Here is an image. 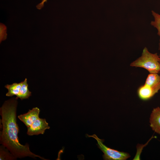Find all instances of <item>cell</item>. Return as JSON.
<instances>
[{
    "label": "cell",
    "instance_id": "cell-1",
    "mask_svg": "<svg viewBox=\"0 0 160 160\" xmlns=\"http://www.w3.org/2000/svg\"><path fill=\"white\" fill-rule=\"evenodd\" d=\"M17 100L14 97L4 102L0 108L2 130L0 133V143L16 158L29 157L47 160L31 152L28 143L23 145L19 143L18 136L19 130L16 118Z\"/></svg>",
    "mask_w": 160,
    "mask_h": 160
},
{
    "label": "cell",
    "instance_id": "cell-2",
    "mask_svg": "<svg viewBox=\"0 0 160 160\" xmlns=\"http://www.w3.org/2000/svg\"><path fill=\"white\" fill-rule=\"evenodd\" d=\"M160 58L157 53H151L145 47L141 56L130 65L132 67L144 68L150 73H159L160 72Z\"/></svg>",
    "mask_w": 160,
    "mask_h": 160
},
{
    "label": "cell",
    "instance_id": "cell-3",
    "mask_svg": "<svg viewBox=\"0 0 160 160\" xmlns=\"http://www.w3.org/2000/svg\"><path fill=\"white\" fill-rule=\"evenodd\" d=\"M87 135L88 137L94 138L97 141L98 148L104 153L103 156L104 160H126L130 157L127 153L120 151L107 146L103 143L104 140L100 139L95 134Z\"/></svg>",
    "mask_w": 160,
    "mask_h": 160
},
{
    "label": "cell",
    "instance_id": "cell-4",
    "mask_svg": "<svg viewBox=\"0 0 160 160\" xmlns=\"http://www.w3.org/2000/svg\"><path fill=\"white\" fill-rule=\"evenodd\" d=\"M5 87L8 90L6 95L7 96L12 97L16 95L17 99L19 98L23 100L28 99L31 95V93L28 89L26 78L19 83H14L10 85L7 84Z\"/></svg>",
    "mask_w": 160,
    "mask_h": 160
},
{
    "label": "cell",
    "instance_id": "cell-5",
    "mask_svg": "<svg viewBox=\"0 0 160 160\" xmlns=\"http://www.w3.org/2000/svg\"><path fill=\"white\" fill-rule=\"evenodd\" d=\"M49 128L46 119L39 118L27 128V134L30 136L43 134L46 129Z\"/></svg>",
    "mask_w": 160,
    "mask_h": 160
},
{
    "label": "cell",
    "instance_id": "cell-6",
    "mask_svg": "<svg viewBox=\"0 0 160 160\" xmlns=\"http://www.w3.org/2000/svg\"><path fill=\"white\" fill-rule=\"evenodd\" d=\"M40 112L39 108L37 107L33 108L31 110H29L27 113L18 116V118L28 128L39 118Z\"/></svg>",
    "mask_w": 160,
    "mask_h": 160
},
{
    "label": "cell",
    "instance_id": "cell-7",
    "mask_svg": "<svg viewBox=\"0 0 160 160\" xmlns=\"http://www.w3.org/2000/svg\"><path fill=\"white\" fill-rule=\"evenodd\" d=\"M150 126L155 132L160 135V107L154 108L151 113Z\"/></svg>",
    "mask_w": 160,
    "mask_h": 160
},
{
    "label": "cell",
    "instance_id": "cell-8",
    "mask_svg": "<svg viewBox=\"0 0 160 160\" xmlns=\"http://www.w3.org/2000/svg\"><path fill=\"white\" fill-rule=\"evenodd\" d=\"M158 74L150 73L148 75L144 84L157 93L160 90V75Z\"/></svg>",
    "mask_w": 160,
    "mask_h": 160
},
{
    "label": "cell",
    "instance_id": "cell-9",
    "mask_svg": "<svg viewBox=\"0 0 160 160\" xmlns=\"http://www.w3.org/2000/svg\"><path fill=\"white\" fill-rule=\"evenodd\" d=\"M137 92L139 98L143 101L150 100L157 93L154 90L144 84L138 87Z\"/></svg>",
    "mask_w": 160,
    "mask_h": 160
},
{
    "label": "cell",
    "instance_id": "cell-10",
    "mask_svg": "<svg viewBox=\"0 0 160 160\" xmlns=\"http://www.w3.org/2000/svg\"><path fill=\"white\" fill-rule=\"evenodd\" d=\"M151 14L154 20L151 22V25L157 30V34L159 37V50H160V14L151 10Z\"/></svg>",
    "mask_w": 160,
    "mask_h": 160
},
{
    "label": "cell",
    "instance_id": "cell-11",
    "mask_svg": "<svg viewBox=\"0 0 160 160\" xmlns=\"http://www.w3.org/2000/svg\"><path fill=\"white\" fill-rule=\"evenodd\" d=\"M10 152L4 146L1 145L0 148V159L13 160L16 159Z\"/></svg>",
    "mask_w": 160,
    "mask_h": 160
},
{
    "label": "cell",
    "instance_id": "cell-12",
    "mask_svg": "<svg viewBox=\"0 0 160 160\" xmlns=\"http://www.w3.org/2000/svg\"><path fill=\"white\" fill-rule=\"evenodd\" d=\"M47 0H43L42 2L40 4H39V5L41 7V6H42L43 5V4Z\"/></svg>",
    "mask_w": 160,
    "mask_h": 160
},
{
    "label": "cell",
    "instance_id": "cell-13",
    "mask_svg": "<svg viewBox=\"0 0 160 160\" xmlns=\"http://www.w3.org/2000/svg\"><path fill=\"white\" fill-rule=\"evenodd\" d=\"M159 57L160 58V54L159 55ZM159 73H160V72Z\"/></svg>",
    "mask_w": 160,
    "mask_h": 160
}]
</instances>
